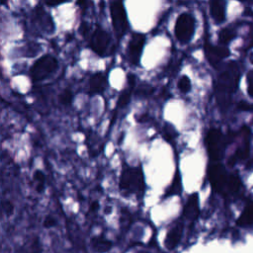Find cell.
<instances>
[{
    "instance_id": "7402d4cb",
    "label": "cell",
    "mask_w": 253,
    "mask_h": 253,
    "mask_svg": "<svg viewBox=\"0 0 253 253\" xmlns=\"http://www.w3.org/2000/svg\"><path fill=\"white\" fill-rule=\"evenodd\" d=\"M73 98V94L70 90H64L61 95H60V102L63 105H69L71 103Z\"/></svg>"
},
{
    "instance_id": "603a6c76",
    "label": "cell",
    "mask_w": 253,
    "mask_h": 253,
    "mask_svg": "<svg viewBox=\"0 0 253 253\" xmlns=\"http://www.w3.org/2000/svg\"><path fill=\"white\" fill-rule=\"evenodd\" d=\"M163 137L167 142H171L174 140L175 137V130L172 128L171 126H165L164 131H163Z\"/></svg>"
},
{
    "instance_id": "8992f818",
    "label": "cell",
    "mask_w": 253,
    "mask_h": 253,
    "mask_svg": "<svg viewBox=\"0 0 253 253\" xmlns=\"http://www.w3.org/2000/svg\"><path fill=\"white\" fill-rule=\"evenodd\" d=\"M231 175L226 173L224 168L219 164H213L209 168V179L213 188L221 193H227Z\"/></svg>"
},
{
    "instance_id": "9c48e42d",
    "label": "cell",
    "mask_w": 253,
    "mask_h": 253,
    "mask_svg": "<svg viewBox=\"0 0 253 253\" xmlns=\"http://www.w3.org/2000/svg\"><path fill=\"white\" fill-rule=\"evenodd\" d=\"M109 44H110L109 35L104 30L97 29L91 41V47L94 52L99 56H104Z\"/></svg>"
},
{
    "instance_id": "8fae6325",
    "label": "cell",
    "mask_w": 253,
    "mask_h": 253,
    "mask_svg": "<svg viewBox=\"0 0 253 253\" xmlns=\"http://www.w3.org/2000/svg\"><path fill=\"white\" fill-rule=\"evenodd\" d=\"M182 233H183V224L178 223L172 227V229L168 232L167 237L165 238V246L167 247V249L172 250L178 245L182 237Z\"/></svg>"
},
{
    "instance_id": "9a60e30c",
    "label": "cell",
    "mask_w": 253,
    "mask_h": 253,
    "mask_svg": "<svg viewBox=\"0 0 253 253\" xmlns=\"http://www.w3.org/2000/svg\"><path fill=\"white\" fill-rule=\"evenodd\" d=\"M238 225L241 226H246V225H251L253 224V203L248 205L243 213L241 214L240 218L237 221Z\"/></svg>"
},
{
    "instance_id": "1f68e13d",
    "label": "cell",
    "mask_w": 253,
    "mask_h": 253,
    "mask_svg": "<svg viewBox=\"0 0 253 253\" xmlns=\"http://www.w3.org/2000/svg\"><path fill=\"white\" fill-rule=\"evenodd\" d=\"M239 1H245V0H239Z\"/></svg>"
},
{
    "instance_id": "4316f807",
    "label": "cell",
    "mask_w": 253,
    "mask_h": 253,
    "mask_svg": "<svg viewBox=\"0 0 253 253\" xmlns=\"http://www.w3.org/2000/svg\"><path fill=\"white\" fill-rule=\"evenodd\" d=\"M63 2H65V0H47V1H46L47 5H48L50 7L58 6V5L62 4V3H63Z\"/></svg>"
},
{
    "instance_id": "5b68a950",
    "label": "cell",
    "mask_w": 253,
    "mask_h": 253,
    "mask_svg": "<svg viewBox=\"0 0 253 253\" xmlns=\"http://www.w3.org/2000/svg\"><path fill=\"white\" fill-rule=\"evenodd\" d=\"M226 142V138L219 130H212L208 133L206 144L212 159L219 160L221 158Z\"/></svg>"
},
{
    "instance_id": "f546056e",
    "label": "cell",
    "mask_w": 253,
    "mask_h": 253,
    "mask_svg": "<svg viewBox=\"0 0 253 253\" xmlns=\"http://www.w3.org/2000/svg\"><path fill=\"white\" fill-rule=\"evenodd\" d=\"M83 2H84V0H79V1H78L79 4H82Z\"/></svg>"
},
{
    "instance_id": "d4e9b609",
    "label": "cell",
    "mask_w": 253,
    "mask_h": 253,
    "mask_svg": "<svg viewBox=\"0 0 253 253\" xmlns=\"http://www.w3.org/2000/svg\"><path fill=\"white\" fill-rule=\"evenodd\" d=\"M2 207H3V210H4V212L6 213L7 216H11V215L13 214V212H14V206L12 205V203H11L10 201H5V202H3Z\"/></svg>"
},
{
    "instance_id": "52a82bcc",
    "label": "cell",
    "mask_w": 253,
    "mask_h": 253,
    "mask_svg": "<svg viewBox=\"0 0 253 253\" xmlns=\"http://www.w3.org/2000/svg\"><path fill=\"white\" fill-rule=\"evenodd\" d=\"M111 15L113 26L118 37L123 36L125 31L128 29V20H126V11L121 0H116L111 6Z\"/></svg>"
},
{
    "instance_id": "5bb4252c",
    "label": "cell",
    "mask_w": 253,
    "mask_h": 253,
    "mask_svg": "<svg viewBox=\"0 0 253 253\" xmlns=\"http://www.w3.org/2000/svg\"><path fill=\"white\" fill-rule=\"evenodd\" d=\"M106 87V79L102 73H97L91 78L89 83V92L90 94L101 93L105 90Z\"/></svg>"
},
{
    "instance_id": "e0dca14e",
    "label": "cell",
    "mask_w": 253,
    "mask_h": 253,
    "mask_svg": "<svg viewBox=\"0 0 253 253\" xmlns=\"http://www.w3.org/2000/svg\"><path fill=\"white\" fill-rule=\"evenodd\" d=\"M182 191V186H181V179H180V176L179 173L177 172L175 175V178L172 182V184L170 185V187L168 188V190L165 193L166 197L169 196H173V195H178L180 194V192Z\"/></svg>"
},
{
    "instance_id": "484cf974",
    "label": "cell",
    "mask_w": 253,
    "mask_h": 253,
    "mask_svg": "<svg viewBox=\"0 0 253 253\" xmlns=\"http://www.w3.org/2000/svg\"><path fill=\"white\" fill-rule=\"evenodd\" d=\"M56 220L53 217H47L45 221H44V226L45 227H52L56 225Z\"/></svg>"
},
{
    "instance_id": "ac0fdd59",
    "label": "cell",
    "mask_w": 253,
    "mask_h": 253,
    "mask_svg": "<svg viewBox=\"0 0 253 253\" xmlns=\"http://www.w3.org/2000/svg\"><path fill=\"white\" fill-rule=\"evenodd\" d=\"M236 38V32L233 29L225 28L220 32L219 39L221 44H227Z\"/></svg>"
},
{
    "instance_id": "2e32d148",
    "label": "cell",
    "mask_w": 253,
    "mask_h": 253,
    "mask_svg": "<svg viewBox=\"0 0 253 253\" xmlns=\"http://www.w3.org/2000/svg\"><path fill=\"white\" fill-rule=\"evenodd\" d=\"M92 245L94 249L99 253H105L109 251V249L112 246L111 241L103 238V237H96L92 241Z\"/></svg>"
},
{
    "instance_id": "4dcf8cb0",
    "label": "cell",
    "mask_w": 253,
    "mask_h": 253,
    "mask_svg": "<svg viewBox=\"0 0 253 253\" xmlns=\"http://www.w3.org/2000/svg\"><path fill=\"white\" fill-rule=\"evenodd\" d=\"M250 62L253 63V54H251V56H250Z\"/></svg>"
},
{
    "instance_id": "cb8c5ba5",
    "label": "cell",
    "mask_w": 253,
    "mask_h": 253,
    "mask_svg": "<svg viewBox=\"0 0 253 253\" xmlns=\"http://www.w3.org/2000/svg\"><path fill=\"white\" fill-rule=\"evenodd\" d=\"M247 90L250 96H253V70L247 74Z\"/></svg>"
},
{
    "instance_id": "30bf717a",
    "label": "cell",
    "mask_w": 253,
    "mask_h": 253,
    "mask_svg": "<svg viewBox=\"0 0 253 253\" xmlns=\"http://www.w3.org/2000/svg\"><path fill=\"white\" fill-rule=\"evenodd\" d=\"M206 56L211 64L216 65L223 59L230 56V50L222 47H214L211 45L206 46Z\"/></svg>"
},
{
    "instance_id": "6da1fadb",
    "label": "cell",
    "mask_w": 253,
    "mask_h": 253,
    "mask_svg": "<svg viewBox=\"0 0 253 253\" xmlns=\"http://www.w3.org/2000/svg\"><path fill=\"white\" fill-rule=\"evenodd\" d=\"M239 78V70L235 63H231L220 74L217 85L219 101L221 105H227L233 92L237 89Z\"/></svg>"
},
{
    "instance_id": "3957f363",
    "label": "cell",
    "mask_w": 253,
    "mask_h": 253,
    "mask_svg": "<svg viewBox=\"0 0 253 253\" xmlns=\"http://www.w3.org/2000/svg\"><path fill=\"white\" fill-rule=\"evenodd\" d=\"M57 68V60L50 56H45L38 60L31 68V77L34 81H40L47 78Z\"/></svg>"
},
{
    "instance_id": "4fadbf2b",
    "label": "cell",
    "mask_w": 253,
    "mask_h": 253,
    "mask_svg": "<svg viewBox=\"0 0 253 253\" xmlns=\"http://www.w3.org/2000/svg\"><path fill=\"white\" fill-rule=\"evenodd\" d=\"M211 14L217 23H221L225 19V1L224 0H211Z\"/></svg>"
},
{
    "instance_id": "83f0119b",
    "label": "cell",
    "mask_w": 253,
    "mask_h": 253,
    "mask_svg": "<svg viewBox=\"0 0 253 253\" xmlns=\"http://www.w3.org/2000/svg\"><path fill=\"white\" fill-rule=\"evenodd\" d=\"M135 77L134 75H129V78H128V82H129V84H130V86H133L134 84H135Z\"/></svg>"
},
{
    "instance_id": "7a4b0ae2",
    "label": "cell",
    "mask_w": 253,
    "mask_h": 253,
    "mask_svg": "<svg viewBox=\"0 0 253 253\" xmlns=\"http://www.w3.org/2000/svg\"><path fill=\"white\" fill-rule=\"evenodd\" d=\"M120 188L126 193L142 192L143 190V177L141 170L128 168L123 171Z\"/></svg>"
},
{
    "instance_id": "7c38bea8",
    "label": "cell",
    "mask_w": 253,
    "mask_h": 253,
    "mask_svg": "<svg viewBox=\"0 0 253 253\" xmlns=\"http://www.w3.org/2000/svg\"><path fill=\"white\" fill-rule=\"evenodd\" d=\"M199 215V198L195 193L189 197L183 211V217L189 221H194Z\"/></svg>"
},
{
    "instance_id": "ba28073f",
    "label": "cell",
    "mask_w": 253,
    "mask_h": 253,
    "mask_svg": "<svg viewBox=\"0 0 253 253\" xmlns=\"http://www.w3.org/2000/svg\"><path fill=\"white\" fill-rule=\"evenodd\" d=\"M144 41L145 37L142 34H135L131 39L128 49V57L133 64H137L140 62Z\"/></svg>"
},
{
    "instance_id": "44dd1931",
    "label": "cell",
    "mask_w": 253,
    "mask_h": 253,
    "mask_svg": "<svg viewBox=\"0 0 253 253\" xmlns=\"http://www.w3.org/2000/svg\"><path fill=\"white\" fill-rule=\"evenodd\" d=\"M178 88L182 93H187L191 89V82L187 77H182L178 81Z\"/></svg>"
},
{
    "instance_id": "f1b7e54d",
    "label": "cell",
    "mask_w": 253,
    "mask_h": 253,
    "mask_svg": "<svg viewBox=\"0 0 253 253\" xmlns=\"http://www.w3.org/2000/svg\"><path fill=\"white\" fill-rule=\"evenodd\" d=\"M97 208H98V203L95 202V203L92 205V210H97Z\"/></svg>"
},
{
    "instance_id": "d6986e66",
    "label": "cell",
    "mask_w": 253,
    "mask_h": 253,
    "mask_svg": "<svg viewBox=\"0 0 253 253\" xmlns=\"http://www.w3.org/2000/svg\"><path fill=\"white\" fill-rule=\"evenodd\" d=\"M131 99V91L130 90H124L118 100V107L124 108L129 104Z\"/></svg>"
},
{
    "instance_id": "277c9868",
    "label": "cell",
    "mask_w": 253,
    "mask_h": 253,
    "mask_svg": "<svg viewBox=\"0 0 253 253\" xmlns=\"http://www.w3.org/2000/svg\"><path fill=\"white\" fill-rule=\"evenodd\" d=\"M194 30L195 21L190 14L184 13L177 19L175 25V35L179 42L183 44L188 43L194 35Z\"/></svg>"
},
{
    "instance_id": "ffe728a7",
    "label": "cell",
    "mask_w": 253,
    "mask_h": 253,
    "mask_svg": "<svg viewBox=\"0 0 253 253\" xmlns=\"http://www.w3.org/2000/svg\"><path fill=\"white\" fill-rule=\"evenodd\" d=\"M34 179L37 182V191L42 192L44 190V185H45V175L41 171H36L34 174Z\"/></svg>"
}]
</instances>
